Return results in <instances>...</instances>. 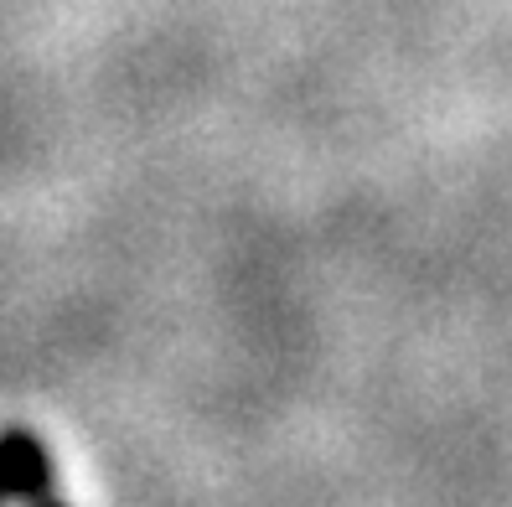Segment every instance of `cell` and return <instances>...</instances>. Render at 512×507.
<instances>
[{"label": "cell", "instance_id": "1", "mask_svg": "<svg viewBox=\"0 0 512 507\" xmlns=\"http://www.w3.org/2000/svg\"><path fill=\"white\" fill-rule=\"evenodd\" d=\"M57 487V476H52V456H47V445L37 440V430H26V425H6L0 430V507L6 502H32L42 492Z\"/></svg>", "mask_w": 512, "mask_h": 507}, {"label": "cell", "instance_id": "2", "mask_svg": "<svg viewBox=\"0 0 512 507\" xmlns=\"http://www.w3.org/2000/svg\"><path fill=\"white\" fill-rule=\"evenodd\" d=\"M26 507H73V502H68L63 492H57V487H52V492H42V497H32V502H26Z\"/></svg>", "mask_w": 512, "mask_h": 507}]
</instances>
